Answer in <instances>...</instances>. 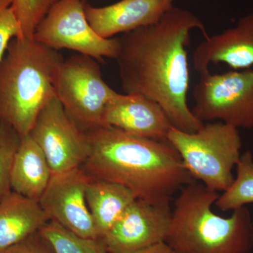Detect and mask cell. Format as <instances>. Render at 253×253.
I'll list each match as a JSON object with an SVG mask.
<instances>
[{
    "label": "cell",
    "mask_w": 253,
    "mask_h": 253,
    "mask_svg": "<svg viewBox=\"0 0 253 253\" xmlns=\"http://www.w3.org/2000/svg\"><path fill=\"white\" fill-rule=\"evenodd\" d=\"M21 139L12 126L0 122V201L11 191V168Z\"/></svg>",
    "instance_id": "ffe728a7"
},
{
    "label": "cell",
    "mask_w": 253,
    "mask_h": 253,
    "mask_svg": "<svg viewBox=\"0 0 253 253\" xmlns=\"http://www.w3.org/2000/svg\"><path fill=\"white\" fill-rule=\"evenodd\" d=\"M231 185L219 195L215 205L223 212L253 204V156L251 151L241 155Z\"/></svg>",
    "instance_id": "ac0fdd59"
},
{
    "label": "cell",
    "mask_w": 253,
    "mask_h": 253,
    "mask_svg": "<svg viewBox=\"0 0 253 253\" xmlns=\"http://www.w3.org/2000/svg\"><path fill=\"white\" fill-rule=\"evenodd\" d=\"M169 204L136 199L114 226L102 238L109 253H132L166 242L170 229Z\"/></svg>",
    "instance_id": "8fae6325"
},
{
    "label": "cell",
    "mask_w": 253,
    "mask_h": 253,
    "mask_svg": "<svg viewBox=\"0 0 253 253\" xmlns=\"http://www.w3.org/2000/svg\"><path fill=\"white\" fill-rule=\"evenodd\" d=\"M193 96L191 111L203 123L219 121L238 129H253V70L201 73Z\"/></svg>",
    "instance_id": "52a82bcc"
},
{
    "label": "cell",
    "mask_w": 253,
    "mask_h": 253,
    "mask_svg": "<svg viewBox=\"0 0 253 253\" xmlns=\"http://www.w3.org/2000/svg\"><path fill=\"white\" fill-rule=\"evenodd\" d=\"M84 134L89 156L82 169L91 179L127 188L137 199L169 204L178 191L194 181L168 141L137 137L110 126Z\"/></svg>",
    "instance_id": "7a4b0ae2"
},
{
    "label": "cell",
    "mask_w": 253,
    "mask_h": 253,
    "mask_svg": "<svg viewBox=\"0 0 253 253\" xmlns=\"http://www.w3.org/2000/svg\"><path fill=\"white\" fill-rule=\"evenodd\" d=\"M49 221L38 201L10 191L0 201V253L38 232Z\"/></svg>",
    "instance_id": "9a60e30c"
},
{
    "label": "cell",
    "mask_w": 253,
    "mask_h": 253,
    "mask_svg": "<svg viewBox=\"0 0 253 253\" xmlns=\"http://www.w3.org/2000/svg\"><path fill=\"white\" fill-rule=\"evenodd\" d=\"M219 194L196 180L183 186L166 242L176 253H250L253 221L246 206L229 217L212 211Z\"/></svg>",
    "instance_id": "3957f363"
},
{
    "label": "cell",
    "mask_w": 253,
    "mask_h": 253,
    "mask_svg": "<svg viewBox=\"0 0 253 253\" xmlns=\"http://www.w3.org/2000/svg\"><path fill=\"white\" fill-rule=\"evenodd\" d=\"M58 0H14L21 38L31 39L38 24Z\"/></svg>",
    "instance_id": "44dd1931"
},
{
    "label": "cell",
    "mask_w": 253,
    "mask_h": 253,
    "mask_svg": "<svg viewBox=\"0 0 253 253\" xmlns=\"http://www.w3.org/2000/svg\"><path fill=\"white\" fill-rule=\"evenodd\" d=\"M86 199L98 235L102 238L137 199L121 184L91 179L86 187Z\"/></svg>",
    "instance_id": "e0dca14e"
},
{
    "label": "cell",
    "mask_w": 253,
    "mask_h": 253,
    "mask_svg": "<svg viewBox=\"0 0 253 253\" xmlns=\"http://www.w3.org/2000/svg\"><path fill=\"white\" fill-rule=\"evenodd\" d=\"M82 1H84V2L86 3V1H87L88 0H82Z\"/></svg>",
    "instance_id": "d4e9b609"
},
{
    "label": "cell",
    "mask_w": 253,
    "mask_h": 253,
    "mask_svg": "<svg viewBox=\"0 0 253 253\" xmlns=\"http://www.w3.org/2000/svg\"></svg>",
    "instance_id": "484cf974"
},
{
    "label": "cell",
    "mask_w": 253,
    "mask_h": 253,
    "mask_svg": "<svg viewBox=\"0 0 253 253\" xmlns=\"http://www.w3.org/2000/svg\"><path fill=\"white\" fill-rule=\"evenodd\" d=\"M54 89L66 112L84 132L103 126L105 108L118 94L103 79L96 60L81 54L63 60Z\"/></svg>",
    "instance_id": "8992f818"
},
{
    "label": "cell",
    "mask_w": 253,
    "mask_h": 253,
    "mask_svg": "<svg viewBox=\"0 0 253 253\" xmlns=\"http://www.w3.org/2000/svg\"><path fill=\"white\" fill-rule=\"evenodd\" d=\"M173 3L174 0H121L103 7L86 4L84 11L96 34L108 39L158 23Z\"/></svg>",
    "instance_id": "5bb4252c"
},
{
    "label": "cell",
    "mask_w": 253,
    "mask_h": 253,
    "mask_svg": "<svg viewBox=\"0 0 253 253\" xmlns=\"http://www.w3.org/2000/svg\"><path fill=\"white\" fill-rule=\"evenodd\" d=\"M52 173L40 146L30 134L21 136L11 171V191L39 202Z\"/></svg>",
    "instance_id": "2e32d148"
},
{
    "label": "cell",
    "mask_w": 253,
    "mask_h": 253,
    "mask_svg": "<svg viewBox=\"0 0 253 253\" xmlns=\"http://www.w3.org/2000/svg\"><path fill=\"white\" fill-rule=\"evenodd\" d=\"M196 29L207 38L206 26L198 16L174 6L158 23L123 33L116 59L124 92L154 100L173 127L186 133L196 132L204 124L187 102L186 47L191 31Z\"/></svg>",
    "instance_id": "6da1fadb"
},
{
    "label": "cell",
    "mask_w": 253,
    "mask_h": 253,
    "mask_svg": "<svg viewBox=\"0 0 253 253\" xmlns=\"http://www.w3.org/2000/svg\"><path fill=\"white\" fill-rule=\"evenodd\" d=\"M168 141L194 180L217 192H224L231 185L235 178L233 169L239 163L242 148L238 128L217 121L204 124L194 133L172 127Z\"/></svg>",
    "instance_id": "5b68a950"
},
{
    "label": "cell",
    "mask_w": 253,
    "mask_h": 253,
    "mask_svg": "<svg viewBox=\"0 0 253 253\" xmlns=\"http://www.w3.org/2000/svg\"><path fill=\"white\" fill-rule=\"evenodd\" d=\"M90 179L81 168L53 174L39 204L50 220L81 237L98 239L86 199Z\"/></svg>",
    "instance_id": "30bf717a"
},
{
    "label": "cell",
    "mask_w": 253,
    "mask_h": 253,
    "mask_svg": "<svg viewBox=\"0 0 253 253\" xmlns=\"http://www.w3.org/2000/svg\"><path fill=\"white\" fill-rule=\"evenodd\" d=\"M82 0H58L38 24L33 38L54 49H67L98 61L116 59L119 38H101L86 19Z\"/></svg>",
    "instance_id": "ba28073f"
},
{
    "label": "cell",
    "mask_w": 253,
    "mask_h": 253,
    "mask_svg": "<svg viewBox=\"0 0 253 253\" xmlns=\"http://www.w3.org/2000/svg\"><path fill=\"white\" fill-rule=\"evenodd\" d=\"M194 69L209 71L211 63H225L237 71L253 66V12L240 18L235 26L208 36L195 49Z\"/></svg>",
    "instance_id": "4fadbf2b"
},
{
    "label": "cell",
    "mask_w": 253,
    "mask_h": 253,
    "mask_svg": "<svg viewBox=\"0 0 253 253\" xmlns=\"http://www.w3.org/2000/svg\"><path fill=\"white\" fill-rule=\"evenodd\" d=\"M55 253H109L102 240L78 236L50 220L40 230Z\"/></svg>",
    "instance_id": "d6986e66"
},
{
    "label": "cell",
    "mask_w": 253,
    "mask_h": 253,
    "mask_svg": "<svg viewBox=\"0 0 253 253\" xmlns=\"http://www.w3.org/2000/svg\"><path fill=\"white\" fill-rule=\"evenodd\" d=\"M102 124L137 137L161 141H168L173 127L164 110L154 100L118 93L106 105Z\"/></svg>",
    "instance_id": "7c38bea8"
},
{
    "label": "cell",
    "mask_w": 253,
    "mask_h": 253,
    "mask_svg": "<svg viewBox=\"0 0 253 253\" xmlns=\"http://www.w3.org/2000/svg\"><path fill=\"white\" fill-rule=\"evenodd\" d=\"M63 57L34 38L11 40L0 61V122L21 136L55 97V75Z\"/></svg>",
    "instance_id": "277c9868"
},
{
    "label": "cell",
    "mask_w": 253,
    "mask_h": 253,
    "mask_svg": "<svg viewBox=\"0 0 253 253\" xmlns=\"http://www.w3.org/2000/svg\"><path fill=\"white\" fill-rule=\"evenodd\" d=\"M6 253H55L49 243L38 231L10 249Z\"/></svg>",
    "instance_id": "603a6c76"
},
{
    "label": "cell",
    "mask_w": 253,
    "mask_h": 253,
    "mask_svg": "<svg viewBox=\"0 0 253 253\" xmlns=\"http://www.w3.org/2000/svg\"><path fill=\"white\" fill-rule=\"evenodd\" d=\"M28 134L44 153L52 175L81 168L89 156L85 134L56 96L42 110Z\"/></svg>",
    "instance_id": "9c48e42d"
},
{
    "label": "cell",
    "mask_w": 253,
    "mask_h": 253,
    "mask_svg": "<svg viewBox=\"0 0 253 253\" xmlns=\"http://www.w3.org/2000/svg\"><path fill=\"white\" fill-rule=\"evenodd\" d=\"M21 38L14 0H0V61L11 40Z\"/></svg>",
    "instance_id": "7402d4cb"
},
{
    "label": "cell",
    "mask_w": 253,
    "mask_h": 253,
    "mask_svg": "<svg viewBox=\"0 0 253 253\" xmlns=\"http://www.w3.org/2000/svg\"><path fill=\"white\" fill-rule=\"evenodd\" d=\"M132 253H176L166 242L153 245Z\"/></svg>",
    "instance_id": "cb8c5ba5"
}]
</instances>
